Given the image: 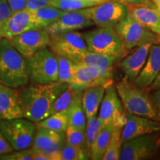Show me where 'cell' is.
Here are the masks:
<instances>
[{
	"instance_id": "obj_1",
	"label": "cell",
	"mask_w": 160,
	"mask_h": 160,
	"mask_svg": "<svg viewBox=\"0 0 160 160\" xmlns=\"http://www.w3.org/2000/svg\"><path fill=\"white\" fill-rule=\"evenodd\" d=\"M68 87V84L57 82L47 85L28 83L17 89L23 117L37 123L48 117L52 104Z\"/></svg>"
},
{
	"instance_id": "obj_2",
	"label": "cell",
	"mask_w": 160,
	"mask_h": 160,
	"mask_svg": "<svg viewBox=\"0 0 160 160\" xmlns=\"http://www.w3.org/2000/svg\"><path fill=\"white\" fill-rule=\"evenodd\" d=\"M29 83L26 59L8 38L0 40V84L18 89Z\"/></svg>"
},
{
	"instance_id": "obj_3",
	"label": "cell",
	"mask_w": 160,
	"mask_h": 160,
	"mask_svg": "<svg viewBox=\"0 0 160 160\" xmlns=\"http://www.w3.org/2000/svg\"><path fill=\"white\" fill-rule=\"evenodd\" d=\"M116 88L126 112L159 121L150 93L146 90L125 78L116 85Z\"/></svg>"
},
{
	"instance_id": "obj_4",
	"label": "cell",
	"mask_w": 160,
	"mask_h": 160,
	"mask_svg": "<svg viewBox=\"0 0 160 160\" xmlns=\"http://www.w3.org/2000/svg\"><path fill=\"white\" fill-rule=\"evenodd\" d=\"M29 82L39 85L58 82L57 55L48 47L26 58Z\"/></svg>"
},
{
	"instance_id": "obj_5",
	"label": "cell",
	"mask_w": 160,
	"mask_h": 160,
	"mask_svg": "<svg viewBox=\"0 0 160 160\" xmlns=\"http://www.w3.org/2000/svg\"><path fill=\"white\" fill-rule=\"evenodd\" d=\"M82 35L89 51L119 59L125 54L126 49L115 28L99 27Z\"/></svg>"
},
{
	"instance_id": "obj_6",
	"label": "cell",
	"mask_w": 160,
	"mask_h": 160,
	"mask_svg": "<svg viewBox=\"0 0 160 160\" xmlns=\"http://www.w3.org/2000/svg\"><path fill=\"white\" fill-rule=\"evenodd\" d=\"M0 130L13 151H21L32 145L37 125L25 117L0 119Z\"/></svg>"
},
{
	"instance_id": "obj_7",
	"label": "cell",
	"mask_w": 160,
	"mask_h": 160,
	"mask_svg": "<svg viewBox=\"0 0 160 160\" xmlns=\"http://www.w3.org/2000/svg\"><path fill=\"white\" fill-rule=\"evenodd\" d=\"M115 30L126 50H133L143 44H155L157 42L158 35L139 23L129 11L127 16L116 26Z\"/></svg>"
},
{
	"instance_id": "obj_8",
	"label": "cell",
	"mask_w": 160,
	"mask_h": 160,
	"mask_svg": "<svg viewBox=\"0 0 160 160\" xmlns=\"http://www.w3.org/2000/svg\"><path fill=\"white\" fill-rule=\"evenodd\" d=\"M88 15L93 24L101 28H113L128 13L126 4L118 0H108L92 7L86 8Z\"/></svg>"
},
{
	"instance_id": "obj_9",
	"label": "cell",
	"mask_w": 160,
	"mask_h": 160,
	"mask_svg": "<svg viewBox=\"0 0 160 160\" xmlns=\"http://www.w3.org/2000/svg\"><path fill=\"white\" fill-rule=\"evenodd\" d=\"M156 133L137 137L122 145L120 160H143L151 159L160 147V137Z\"/></svg>"
},
{
	"instance_id": "obj_10",
	"label": "cell",
	"mask_w": 160,
	"mask_h": 160,
	"mask_svg": "<svg viewBox=\"0 0 160 160\" xmlns=\"http://www.w3.org/2000/svg\"><path fill=\"white\" fill-rule=\"evenodd\" d=\"M98 117L102 126L114 125L123 128L126 121L125 111L118 95L116 85L110 83L106 86L105 93L100 105Z\"/></svg>"
},
{
	"instance_id": "obj_11",
	"label": "cell",
	"mask_w": 160,
	"mask_h": 160,
	"mask_svg": "<svg viewBox=\"0 0 160 160\" xmlns=\"http://www.w3.org/2000/svg\"><path fill=\"white\" fill-rule=\"evenodd\" d=\"M48 48L56 55L66 57L73 62L82 53L88 51L82 33L76 31L51 36Z\"/></svg>"
},
{
	"instance_id": "obj_12",
	"label": "cell",
	"mask_w": 160,
	"mask_h": 160,
	"mask_svg": "<svg viewBox=\"0 0 160 160\" xmlns=\"http://www.w3.org/2000/svg\"><path fill=\"white\" fill-rule=\"evenodd\" d=\"M9 40L15 49L26 59L48 47L51 36L45 28L33 29L9 38Z\"/></svg>"
},
{
	"instance_id": "obj_13",
	"label": "cell",
	"mask_w": 160,
	"mask_h": 160,
	"mask_svg": "<svg viewBox=\"0 0 160 160\" xmlns=\"http://www.w3.org/2000/svg\"><path fill=\"white\" fill-rule=\"evenodd\" d=\"M93 25L86 8H83L74 11H65L57 21L45 29L50 36H53L64 32L84 29Z\"/></svg>"
},
{
	"instance_id": "obj_14",
	"label": "cell",
	"mask_w": 160,
	"mask_h": 160,
	"mask_svg": "<svg viewBox=\"0 0 160 160\" xmlns=\"http://www.w3.org/2000/svg\"><path fill=\"white\" fill-rule=\"evenodd\" d=\"M126 121L121 133L122 144L140 136L160 131V122L150 118L128 113L125 111Z\"/></svg>"
},
{
	"instance_id": "obj_15",
	"label": "cell",
	"mask_w": 160,
	"mask_h": 160,
	"mask_svg": "<svg viewBox=\"0 0 160 160\" xmlns=\"http://www.w3.org/2000/svg\"><path fill=\"white\" fill-rule=\"evenodd\" d=\"M110 83L106 82L98 68L76 64L73 77L68 85L77 91L82 92L91 86L97 85L107 86Z\"/></svg>"
},
{
	"instance_id": "obj_16",
	"label": "cell",
	"mask_w": 160,
	"mask_h": 160,
	"mask_svg": "<svg viewBox=\"0 0 160 160\" xmlns=\"http://www.w3.org/2000/svg\"><path fill=\"white\" fill-rule=\"evenodd\" d=\"M153 43H145L133 48V51L121 60L119 67L125 73V79L133 82L145 65Z\"/></svg>"
},
{
	"instance_id": "obj_17",
	"label": "cell",
	"mask_w": 160,
	"mask_h": 160,
	"mask_svg": "<svg viewBox=\"0 0 160 160\" xmlns=\"http://www.w3.org/2000/svg\"><path fill=\"white\" fill-rule=\"evenodd\" d=\"M160 72V45L152 44L145 65L133 82L137 87L146 90Z\"/></svg>"
},
{
	"instance_id": "obj_18",
	"label": "cell",
	"mask_w": 160,
	"mask_h": 160,
	"mask_svg": "<svg viewBox=\"0 0 160 160\" xmlns=\"http://www.w3.org/2000/svg\"><path fill=\"white\" fill-rule=\"evenodd\" d=\"M119 59V58L118 57L99 54L88 51L76 58L73 62L98 68L106 82L110 83L111 82L113 66Z\"/></svg>"
},
{
	"instance_id": "obj_19",
	"label": "cell",
	"mask_w": 160,
	"mask_h": 160,
	"mask_svg": "<svg viewBox=\"0 0 160 160\" xmlns=\"http://www.w3.org/2000/svg\"><path fill=\"white\" fill-rule=\"evenodd\" d=\"M128 11L142 25L160 35V15L155 8L143 4H127Z\"/></svg>"
},
{
	"instance_id": "obj_20",
	"label": "cell",
	"mask_w": 160,
	"mask_h": 160,
	"mask_svg": "<svg viewBox=\"0 0 160 160\" xmlns=\"http://www.w3.org/2000/svg\"><path fill=\"white\" fill-rule=\"evenodd\" d=\"M23 117L17 89L0 84V119Z\"/></svg>"
},
{
	"instance_id": "obj_21",
	"label": "cell",
	"mask_w": 160,
	"mask_h": 160,
	"mask_svg": "<svg viewBox=\"0 0 160 160\" xmlns=\"http://www.w3.org/2000/svg\"><path fill=\"white\" fill-rule=\"evenodd\" d=\"M37 29L32 12L28 10L11 14L8 20L4 37L11 38L30 30Z\"/></svg>"
},
{
	"instance_id": "obj_22",
	"label": "cell",
	"mask_w": 160,
	"mask_h": 160,
	"mask_svg": "<svg viewBox=\"0 0 160 160\" xmlns=\"http://www.w3.org/2000/svg\"><path fill=\"white\" fill-rule=\"evenodd\" d=\"M105 88L106 85H93L83 91L82 102L87 120L97 116L105 95Z\"/></svg>"
},
{
	"instance_id": "obj_23",
	"label": "cell",
	"mask_w": 160,
	"mask_h": 160,
	"mask_svg": "<svg viewBox=\"0 0 160 160\" xmlns=\"http://www.w3.org/2000/svg\"><path fill=\"white\" fill-rule=\"evenodd\" d=\"M64 138H65V132H57L45 128H37L31 149L33 152L45 151Z\"/></svg>"
},
{
	"instance_id": "obj_24",
	"label": "cell",
	"mask_w": 160,
	"mask_h": 160,
	"mask_svg": "<svg viewBox=\"0 0 160 160\" xmlns=\"http://www.w3.org/2000/svg\"><path fill=\"white\" fill-rule=\"evenodd\" d=\"M117 126L106 125L102 127L94 144L89 152L90 159L101 160L103 159Z\"/></svg>"
},
{
	"instance_id": "obj_25",
	"label": "cell",
	"mask_w": 160,
	"mask_h": 160,
	"mask_svg": "<svg viewBox=\"0 0 160 160\" xmlns=\"http://www.w3.org/2000/svg\"><path fill=\"white\" fill-rule=\"evenodd\" d=\"M82 94L83 91L79 92L68 108V125L82 131H85L87 119L82 102Z\"/></svg>"
},
{
	"instance_id": "obj_26",
	"label": "cell",
	"mask_w": 160,
	"mask_h": 160,
	"mask_svg": "<svg viewBox=\"0 0 160 160\" xmlns=\"http://www.w3.org/2000/svg\"><path fill=\"white\" fill-rule=\"evenodd\" d=\"M31 12L37 28L42 29L57 21L65 11L50 5Z\"/></svg>"
},
{
	"instance_id": "obj_27",
	"label": "cell",
	"mask_w": 160,
	"mask_h": 160,
	"mask_svg": "<svg viewBox=\"0 0 160 160\" xmlns=\"http://www.w3.org/2000/svg\"><path fill=\"white\" fill-rule=\"evenodd\" d=\"M37 128H45L57 132H65L68 126V109L57 112L36 123Z\"/></svg>"
},
{
	"instance_id": "obj_28",
	"label": "cell",
	"mask_w": 160,
	"mask_h": 160,
	"mask_svg": "<svg viewBox=\"0 0 160 160\" xmlns=\"http://www.w3.org/2000/svg\"><path fill=\"white\" fill-rule=\"evenodd\" d=\"M79 93V91L68 85V88L65 90L52 104L51 108L49 110L48 116L68 109Z\"/></svg>"
},
{
	"instance_id": "obj_29",
	"label": "cell",
	"mask_w": 160,
	"mask_h": 160,
	"mask_svg": "<svg viewBox=\"0 0 160 160\" xmlns=\"http://www.w3.org/2000/svg\"><path fill=\"white\" fill-rule=\"evenodd\" d=\"M58 62V82L69 84L76 63L68 58L57 55Z\"/></svg>"
},
{
	"instance_id": "obj_30",
	"label": "cell",
	"mask_w": 160,
	"mask_h": 160,
	"mask_svg": "<svg viewBox=\"0 0 160 160\" xmlns=\"http://www.w3.org/2000/svg\"><path fill=\"white\" fill-rule=\"evenodd\" d=\"M102 128V126L101 121L97 116L87 120L85 134V145L88 152V154Z\"/></svg>"
},
{
	"instance_id": "obj_31",
	"label": "cell",
	"mask_w": 160,
	"mask_h": 160,
	"mask_svg": "<svg viewBox=\"0 0 160 160\" xmlns=\"http://www.w3.org/2000/svg\"><path fill=\"white\" fill-rule=\"evenodd\" d=\"M122 128L117 127L110 142L108 147L103 157V160H119L121 153L122 142L121 140V133Z\"/></svg>"
},
{
	"instance_id": "obj_32",
	"label": "cell",
	"mask_w": 160,
	"mask_h": 160,
	"mask_svg": "<svg viewBox=\"0 0 160 160\" xmlns=\"http://www.w3.org/2000/svg\"><path fill=\"white\" fill-rule=\"evenodd\" d=\"M88 152L82 148L69 145L65 142L61 150V160L89 159Z\"/></svg>"
},
{
	"instance_id": "obj_33",
	"label": "cell",
	"mask_w": 160,
	"mask_h": 160,
	"mask_svg": "<svg viewBox=\"0 0 160 160\" xmlns=\"http://www.w3.org/2000/svg\"><path fill=\"white\" fill-rule=\"evenodd\" d=\"M97 4L90 2L85 0H53L51 6L64 11H74L86 8L92 7Z\"/></svg>"
},
{
	"instance_id": "obj_34",
	"label": "cell",
	"mask_w": 160,
	"mask_h": 160,
	"mask_svg": "<svg viewBox=\"0 0 160 160\" xmlns=\"http://www.w3.org/2000/svg\"><path fill=\"white\" fill-rule=\"evenodd\" d=\"M65 133L66 142L68 144L87 150L85 145V131H82L68 125L65 130Z\"/></svg>"
},
{
	"instance_id": "obj_35",
	"label": "cell",
	"mask_w": 160,
	"mask_h": 160,
	"mask_svg": "<svg viewBox=\"0 0 160 160\" xmlns=\"http://www.w3.org/2000/svg\"><path fill=\"white\" fill-rule=\"evenodd\" d=\"M11 16L7 0H0V40L4 37L8 20Z\"/></svg>"
},
{
	"instance_id": "obj_36",
	"label": "cell",
	"mask_w": 160,
	"mask_h": 160,
	"mask_svg": "<svg viewBox=\"0 0 160 160\" xmlns=\"http://www.w3.org/2000/svg\"><path fill=\"white\" fill-rule=\"evenodd\" d=\"M2 160H33L31 149H25L21 151H13L9 153L0 156Z\"/></svg>"
},
{
	"instance_id": "obj_37",
	"label": "cell",
	"mask_w": 160,
	"mask_h": 160,
	"mask_svg": "<svg viewBox=\"0 0 160 160\" xmlns=\"http://www.w3.org/2000/svg\"><path fill=\"white\" fill-rule=\"evenodd\" d=\"M53 0H27L26 10L34 11L42 8L51 5Z\"/></svg>"
},
{
	"instance_id": "obj_38",
	"label": "cell",
	"mask_w": 160,
	"mask_h": 160,
	"mask_svg": "<svg viewBox=\"0 0 160 160\" xmlns=\"http://www.w3.org/2000/svg\"><path fill=\"white\" fill-rule=\"evenodd\" d=\"M11 14L26 9L27 0H7Z\"/></svg>"
},
{
	"instance_id": "obj_39",
	"label": "cell",
	"mask_w": 160,
	"mask_h": 160,
	"mask_svg": "<svg viewBox=\"0 0 160 160\" xmlns=\"http://www.w3.org/2000/svg\"><path fill=\"white\" fill-rule=\"evenodd\" d=\"M13 151V149L12 148L11 145L7 141L2 132L0 130V156L11 153Z\"/></svg>"
},
{
	"instance_id": "obj_40",
	"label": "cell",
	"mask_w": 160,
	"mask_h": 160,
	"mask_svg": "<svg viewBox=\"0 0 160 160\" xmlns=\"http://www.w3.org/2000/svg\"><path fill=\"white\" fill-rule=\"evenodd\" d=\"M150 97L151 98L156 111H157L158 119L160 122V88L151 91Z\"/></svg>"
},
{
	"instance_id": "obj_41",
	"label": "cell",
	"mask_w": 160,
	"mask_h": 160,
	"mask_svg": "<svg viewBox=\"0 0 160 160\" xmlns=\"http://www.w3.org/2000/svg\"><path fill=\"white\" fill-rule=\"evenodd\" d=\"M118 1L127 4H143V5L155 8V5L152 2L151 0H118Z\"/></svg>"
},
{
	"instance_id": "obj_42",
	"label": "cell",
	"mask_w": 160,
	"mask_h": 160,
	"mask_svg": "<svg viewBox=\"0 0 160 160\" xmlns=\"http://www.w3.org/2000/svg\"><path fill=\"white\" fill-rule=\"evenodd\" d=\"M159 88H160V72L156 78V79L153 81V82L151 84V85L149 88L146 89V91L148 92H151Z\"/></svg>"
},
{
	"instance_id": "obj_43",
	"label": "cell",
	"mask_w": 160,
	"mask_h": 160,
	"mask_svg": "<svg viewBox=\"0 0 160 160\" xmlns=\"http://www.w3.org/2000/svg\"><path fill=\"white\" fill-rule=\"evenodd\" d=\"M85 1L90 2H93L95 4H99L101 2H103L105 1H108V0H85Z\"/></svg>"
},
{
	"instance_id": "obj_44",
	"label": "cell",
	"mask_w": 160,
	"mask_h": 160,
	"mask_svg": "<svg viewBox=\"0 0 160 160\" xmlns=\"http://www.w3.org/2000/svg\"><path fill=\"white\" fill-rule=\"evenodd\" d=\"M155 7H160V0H151Z\"/></svg>"
},
{
	"instance_id": "obj_45",
	"label": "cell",
	"mask_w": 160,
	"mask_h": 160,
	"mask_svg": "<svg viewBox=\"0 0 160 160\" xmlns=\"http://www.w3.org/2000/svg\"><path fill=\"white\" fill-rule=\"evenodd\" d=\"M155 44H158V45H160V35L157 36V42H156Z\"/></svg>"
},
{
	"instance_id": "obj_46",
	"label": "cell",
	"mask_w": 160,
	"mask_h": 160,
	"mask_svg": "<svg viewBox=\"0 0 160 160\" xmlns=\"http://www.w3.org/2000/svg\"><path fill=\"white\" fill-rule=\"evenodd\" d=\"M155 9L157 10V11L159 13V14L160 15V7H155Z\"/></svg>"
}]
</instances>
